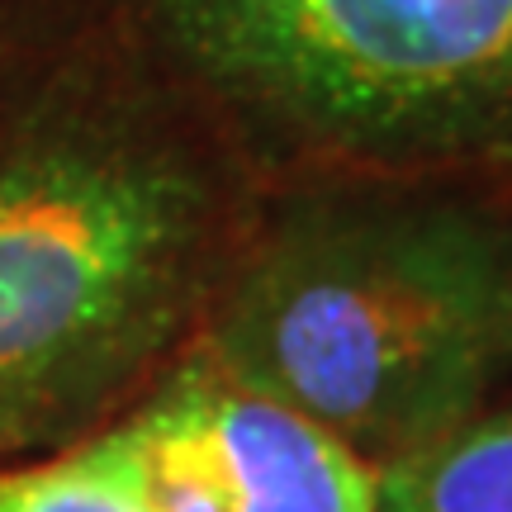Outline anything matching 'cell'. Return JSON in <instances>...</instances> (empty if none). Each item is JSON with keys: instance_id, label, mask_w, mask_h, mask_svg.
Wrapping results in <instances>:
<instances>
[{"instance_id": "1", "label": "cell", "mask_w": 512, "mask_h": 512, "mask_svg": "<svg viewBox=\"0 0 512 512\" xmlns=\"http://www.w3.org/2000/svg\"><path fill=\"white\" fill-rule=\"evenodd\" d=\"M252 162L138 43L0 143V456L81 432L200 332L256 209Z\"/></svg>"}, {"instance_id": "2", "label": "cell", "mask_w": 512, "mask_h": 512, "mask_svg": "<svg viewBox=\"0 0 512 512\" xmlns=\"http://www.w3.org/2000/svg\"><path fill=\"white\" fill-rule=\"evenodd\" d=\"M195 347L389 470L512 389V200L456 171H304L261 195Z\"/></svg>"}, {"instance_id": "3", "label": "cell", "mask_w": 512, "mask_h": 512, "mask_svg": "<svg viewBox=\"0 0 512 512\" xmlns=\"http://www.w3.org/2000/svg\"><path fill=\"white\" fill-rule=\"evenodd\" d=\"M133 29L247 162L475 176L512 157V0H138Z\"/></svg>"}, {"instance_id": "4", "label": "cell", "mask_w": 512, "mask_h": 512, "mask_svg": "<svg viewBox=\"0 0 512 512\" xmlns=\"http://www.w3.org/2000/svg\"><path fill=\"white\" fill-rule=\"evenodd\" d=\"M223 512H380V470L285 403L228 380L195 342L176 351Z\"/></svg>"}, {"instance_id": "5", "label": "cell", "mask_w": 512, "mask_h": 512, "mask_svg": "<svg viewBox=\"0 0 512 512\" xmlns=\"http://www.w3.org/2000/svg\"><path fill=\"white\" fill-rule=\"evenodd\" d=\"M380 512H512V403L437 451L380 470Z\"/></svg>"}, {"instance_id": "6", "label": "cell", "mask_w": 512, "mask_h": 512, "mask_svg": "<svg viewBox=\"0 0 512 512\" xmlns=\"http://www.w3.org/2000/svg\"><path fill=\"white\" fill-rule=\"evenodd\" d=\"M0 512H147L124 427L0 470Z\"/></svg>"}, {"instance_id": "7", "label": "cell", "mask_w": 512, "mask_h": 512, "mask_svg": "<svg viewBox=\"0 0 512 512\" xmlns=\"http://www.w3.org/2000/svg\"><path fill=\"white\" fill-rule=\"evenodd\" d=\"M24 5H29V0H0V15H15V10L24 15Z\"/></svg>"}]
</instances>
